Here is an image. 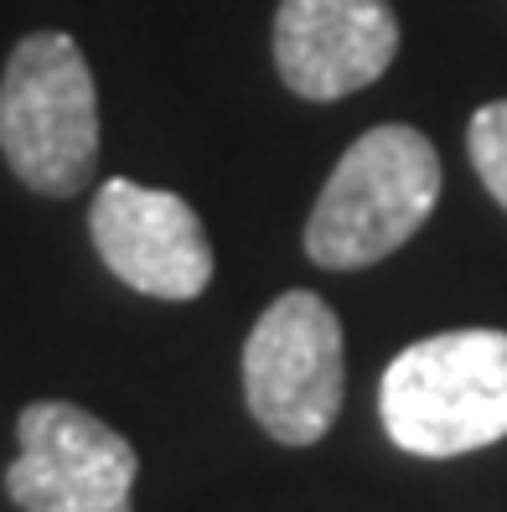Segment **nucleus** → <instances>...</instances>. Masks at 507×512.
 <instances>
[{
  "instance_id": "423d86ee",
  "label": "nucleus",
  "mask_w": 507,
  "mask_h": 512,
  "mask_svg": "<svg viewBox=\"0 0 507 512\" xmlns=\"http://www.w3.org/2000/svg\"><path fill=\"white\" fill-rule=\"evenodd\" d=\"M88 233L109 275L140 295L197 300L213 280V249H207L202 218L176 192L109 176L88 207Z\"/></svg>"
},
{
  "instance_id": "20e7f679",
  "label": "nucleus",
  "mask_w": 507,
  "mask_h": 512,
  "mask_svg": "<svg viewBox=\"0 0 507 512\" xmlns=\"http://www.w3.org/2000/svg\"><path fill=\"white\" fill-rule=\"evenodd\" d=\"M342 321L311 290L264 306L244 342V399L259 430L280 445H316L342 414Z\"/></svg>"
},
{
  "instance_id": "0eeeda50",
  "label": "nucleus",
  "mask_w": 507,
  "mask_h": 512,
  "mask_svg": "<svg viewBox=\"0 0 507 512\" xmlns=\"http://www.w3.org/2000/svg\"><path fill=\"white\" fill-rule=\"evenodd\" d=\"M399 52L389 0H280L275 68L290 94L311 104L347 99L378 83Z\"/></svg>"
},
{
  "instance_id": "6e6552de",
  "label": "nucleus",
  "mask_w": 507,
  "mask_h": 512,
  "mask_svg": "<svg viewBox=\"0 0 507 512\" xmlns=\"http://www.w3.org/2000/svg\"><path fill=\"white\" fill-rule=\"evenodd\" d=\"M466 156H471L476 176H482V187L507 207V99H497V104L471 114Z\"/></svg>"
},
{
  "instance_id": "f257e3e1",
  "label": "nucleus",
  "mask_w": 507,
  "mask_h": 512,
  "mask_svg": "<svg viewBox=\"0 0 507 512\" xmlns=\"http://www.w3.org/2000/svg\"><path fill=\"white\" fill-rule=\"evenodd\" d=\"M383 430L399 450L451 461L507 435V331L466 326L404 347L378 383Z\"/></svg>"
},
{
  "instance_id": "39448f33",
  "label": "nucleus",
  "mask_w": 507,
  "mask_h": 512,
  "mask_svg": "<svg viewBox=\"0 0 507 512\" xmlns=\"http://www.w3.org/2000/svg\"><path fill=\"white\" fill-rule=\"evenodd\" d=\"M16 440L6 497L21 512H130L140 456L99 414L63 399L26 404Z\"/></svg>"
},
{
  "instance_id": "7ed1b4c3",
  "label": "nucleus",
  "mask_w": 507,
  "mask_h": 512,
  "mask_svg": "<svg viewBox=\"0 0 507 512\" xmlns=\"http://www.w3.org/2000/svg\"><path fill=\"white\" fill-rule=\"evenodd\" d=\"M0 150L42 197H78L99 166V94L63 32L21 37L0 78Z\"/></svg>"
},
{
  "instance_id": "f03ea898",
  "label": "nucleus",
  "mask_w": 507,
  "mask_h": 512,
  "mask_svg": "<svg viewBox=\"0 0 507 512\" xmlns=\"http://www.w3.org/2000/svg\"><path fill=\"white\" fill-rule=\"evenodd\" d=\"M440 202V156L414 125L363 130L311 207L306 254L321 269H368L404 249Z\"/></svg>"
}]
</instances>
